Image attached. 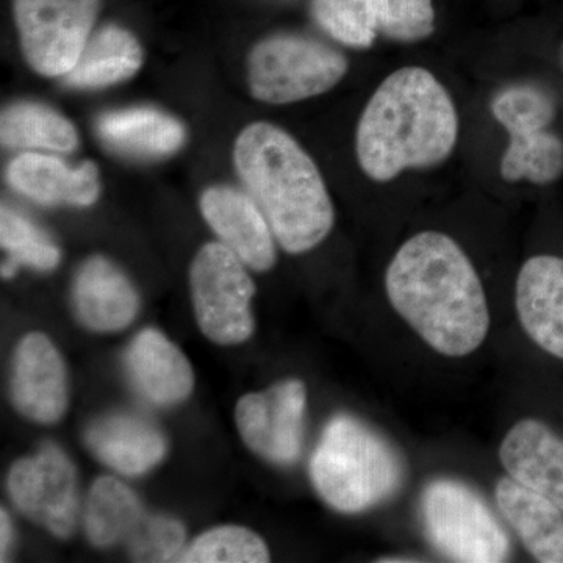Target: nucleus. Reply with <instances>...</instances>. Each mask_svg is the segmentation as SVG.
<instances>
[{
	"label": "nucleus",
	"mask_w": 563,
	"mask_h": 563,
	"mask_svg": "<svg viewBox=\"0 0 563 563\" xmlns=\"http://www.w3.org/2000/svg\"><path fill=\"white\" fill-rule=\"evenodd\" d=\"M7 488L11 501L33 523L52 536L68 539L79 517L76 466L54 444H44L35 455L11 466Z\"/></svg>",
	"instance_id": "1a4fd4ad"
},
{
	"label": "nucleus",
	"mask_w": 563,
	"mask_h": 563,
	"mask_svg": "<svg viewBox=\"0 0 563 563\" xmlns=\"http://www.w3.org/2000/svg\"><path fill=\"white\" fill-rule=\"evenodd\" d=\"M0 242L10 255L2 265L3 277L13 276L20 265L47 272L60 263L58 247L27 218L7 206L0 213Z\"/></svg>",
	"instance_id": "a878e982"
},
{
	"label": "nucleus",
	"mask_w": 563,
	"mask_h": 563,
	"mask_svg": "<svg viewBox=\"0 0 563 563\" xmlns=\"http://www.w3.org/2000/svg\"><path fill=\"white\" fill-rule=\"evenodd\" d=\"M493 117L509 136L551 129L558 114L553 96L533 85H517L496 96Z\"/></svg>",
	"instance_id": "bb28decb"
},
{
	"label": "nucleus",
	"mask_w": 563,
	"mask_h": 563,
	"mask_svg": "<svg viewBox=\"0 0 563 563\" xmlns=\"http://www.w3.org/2000/svg\"><path fill=\"white\" fill-rule=\"evenodd\" d=\"M496 506L528 553L542 563H563V510L553 501L501 477L495 487Z\"/></svg>",
	"instance_id": "6ab92c4d"
},
{
	"label": "nucleus",
	"mask_w": 563,
	"mask_h": 563,
	"mask_svg": "<svg viewBox=\"0 0 563 563\" xmlns=\"http://www.w3.org/2000/svg\"><path fill=\"white\" fill-rule=\"evenodd\" d=\"M190 285L196 322L210 342L232 346L250 340L255 285L235 252L222 243L202 246L192 261Z\"/></svg>",
	"instance_id": "0eeeda50"
},
{
	"label": "nucleus",
	"mask_w": 563,
	"mask_h": 563,
	"mask_svg": "<svg viewBox=\"0 0 563 563\" xmlns=\"http://www.w3.org/2000/svg\"><path fill=\"white\" fill-rule=\"evenodd\" d=\"M143 65V49L131 32L107 25L88 40L76 66L66 74L74 88H101L131 79Z\"/></svg>",
	"instance_id": "412c9836"
},
{
	"label": "nucleus",
	"mask_w": 563,
	"mask_h": 563,
	"mask_svg": "<svg viewBox=\"0 0 563 563\" xmlns=\"http://www.w3.org/2000/svg\"><path fill=\"white\" fill-rule=\"evenodd\" d=\"M421 520L432 547L453 562L499 563L510 539L483 496L462 481H432L421 495Z\"/></svg>",
	"instance_id": "39448f33"
},
{
	"label": "nucleus",
	"mask_w": 563,
	"mask_h": 563,
	"mask_svg": "<svg viewBox=\"0 0 563 563\" xmlns=\"http://www.w3.org/2000/svg\"><path fill=\"white\" fill-rule=\"evenodd\" d=\"M307 388L301 379H284L263 391L247 393L235 407L240 437L252 453L290 466L302 453Z\"/></svg>",
	"instance_id": "9d476101"
},
{
	"label": "nucleus",
	"mask_w": 563,
	"mask_h": 563,
	"mask_svg": "<svg viewBox=\"0 0 563 563\" xmlns=\"http://www.w3.org/2000/svg\"><path fill=\"white\" fill-rule=\"evenodd\" d=\"M313 20L331 38L368 49L377 36L373 0H312Z\"/></svg>",
	"instance_id": "cd10ccee"
},
{
	"label": "nucleus",
	"mask_w": 563,
	"mask_h": 563,
	"mask_svg": "<svg viewBox=\"0 0 563 563\" xmlns=\"http://www.w3.org/2000/svg\"><path fill=\"white\" fill-rule=\"evenodd\" d=\"M385 291L399 318L444 357H466L487 340L483 280L450 235L424 231L407 240L385 273Z\"/></svg>",
	"instance_id": "f257e3e1"
},
{
	"label": "nucleus",
	"mask_w": 563,
	"mask_h": 563,
	"mask_svg": "<svg viewBox=\"0 0 563 563\" xmlns=\"http://www.w3.org/2000/svg\"><path fill=\"white\" fill-rule=\"evenodd\" d=\"M459 118L446 88L428 69L406 66L379 85L355 135L362 172L390 181L407 169L440 165L453 154Z\"/></svg>",
	"instance_id": "f03ea898"
},
{
	"label": "nucleus",
	"mask_w": 563,
	"mask_h": 563,
	"mask_svg": "<svg viewBox=\"0 0 563 563\" xmlns=\"http://www.w3.org/2000/svg\"><path fill=\"white\" fill-rule=\"evenodd\" d=\"M346 73L347 60L342 52L301 35L269 36L247 58L252 96L273 106L324 95Z\"/></svg>",
	"instance_id": "423d86ee"
},
{
	"label": "nucleus",
	"mask_w": 563,
	"mask_h": 563,
	"mask_svg": "<svg viewBox=\"0 0 563 563\" xmlns=\"http://www.w3.org/2000/svg\"><path fill=\"white\" fill-rule=\"evenodd\" d=\"M11 540H13V526L9 514L5 509L0 510V555H2V562H5L7 555L11 548Z\"/></svg>",
	"instance_id": "7c9ffc66"
},
{
	"label": "nucleus",
	"mask_w": 563,
	"mask_h": 563,
	"mask_svg": "<svg viewBox=\"0 0 563 563\" xmlns=\"http://www.w3.org/2000/svg\"><path fill=\"white\" fill-rule=\"evenodd\" d=\"M515 309L526 335L563 361V257L543 254L525 262L515 284Z\"/></svg>",
	"instance_id": "ddd939ff"
},
{
	"label": "nucleus",
	"mask_w": 563,
	"mask_h": 563,
	"mask_svg": "<svg viewBox=\"0 0 563 563\" xmlns=\"http://www.w3.org/2000/svg\"><path fill=\"white\" fill-rule=\"evenodd\" d=\"M501 161V177L509 184H554L563 176V140L551 129L509 136Z\"/></svg>",
	"instance_id": "b1692460"
},
{
	"label": "nucleus",
	"mask_w": 563,
	"mask_h": 563,
	"mask_svg": "<svg viewBox=\"0 0 563 563\" xmlns=\"http://www.w3.org/2000/svg\"><path fill=\"white\" fill-rule=\"evenodd\" d=\"M377 33L393 41L415 43L435 29L432 0H373Z\"/></svg>",
	"instance_id": "c85d7f7f"
},
{
	"label": "nucleus",
	"mask_w": 563,
	"mask_h": 563,
	"mask_svg": "<svg viewBox=\"0 0 563 563\" xmlns=\"http://www.w3.org/2000/svg\"><path fill=\"white\" fill-rule=\"evenodd\" d=\"M203 220L254 272H269L276 263V236L250 192L225 185L207 188L201 198Z\"/></svg>",
	"instance_id": "f8f14e48"
},
{
	"label": "nucleus",
	"mask_w": 563,
	"mask_h": 563,
	"mask_svg": "<svg viewBox=\"0 0 563 563\" xmlns=\"http://www.w3.org/2000/svg\"><path fill=\"white\" fill-rule=\"evenodd\" d=\"M10 396L14 409L40 424H54L68 410L65 361L49 336L27 333L18 343L11 368Z\"/></svg>",
	"instance_id": "9b49d317"
},
{
	"label": "nucleus",
	"mask_w": 563,
	"mask_h": 563,
	"mask_svg": "<svg viewBox=\"0 0 563 563\" xmlns=\"http://www.w3.org/2000/svg\"><path fill=\"white\" fill-rule=\"evenodd\" d=\"M233 161L288 254L324 242L335 222L331 196L312 157L290 133L268 122L247 125L235 141Z\"/></svg>",
	"instance_id": "7ed1b4c3"
},
{
	"label": "nucleus",
	"mask_w": 563,
	"mask_h": 563,
	"mask_svg": "<svg viewBox=\"0 0 563 563\" xmlns=\"http://www.w3.org/2000/svg\"><path fill=\"white\" fill-rule=\"evenodd\" d=\"M125 544L135 561H174L184 550L185 528L176 518L146 514Z\"/></svg>",
	"instance_id": "c756f323"
},
{
	"label": "nucleus",
	"mask_w": 563,
	"mask_h": 563,
	"mask_svg": "<svg viewBox=\"0 0 563 563\" xmlns=\"http://www.w3.org/2000/svg\"><path fill=\"white\" fill-rule=\"evenodd\" d=\"M499 462L510 479L563 510V439L547 422H515L499 446Z\"/></svg>",
	"instance_id": "4468645a"
},
{
	"label": "nucleus",
	"mask_w": 563,
	"mask_h": 563,
	"mask_svg": "<svg viewBox=\"0 0 563 563\" xmlns=\"http://www.w3.org/2000/svg\"><path fill=\"white\" fill-rule=\"evenodd\" d=\"M272 561L265 540L243 526H221L196 537L177 562L265 563Z\"/></svg>",
	"instance_id": "393cba45"
},
{
	"label": "nucleus",
	"mask_w": 563,
	"mask_h": 563,
	"mask_svg": "<svg viewBox=\"0 0 563 563\" xmlns=\"http://www.w3.org/2000/svg\"><path fill=\"white\" fill-rule=\"evenodd\" d=\"M85 443L103 465L140 476L165 459L168 442L154 422L133 413H113L88 426Z\"/></svg>",
	"instance_id": "f3484780"
},
{
	"label": "nucleus",
	"mask_w": 563,
	"mask_h": 563,
	"mask_svg": "<svg viewBox=\"0 0 563 563\" xmlns=\"http://www.w3.org/2000/svg\"><path fill=\"white\" fill-rule=\"evenodd\" d=\"M377 562L383 563H413L421 562L420 559H412L409 555H384L383 559H379Z\"/></svg>",
	"instance_id": "2f4dec72"
},
{
	"label": "nucleus",
	"mask_w": 563,
	"mask_h": 563,
	"mask_svg": "<svg viewBox=\"0 0 563 563\" xmlns=\"http://www.w3.org/2000/svg\"><path fill=\"white\" fill-rule=\"evenodd\" d=\"M96 132L111 150L136 157H166L185 143L184 124L151 107L109 111L96 122Z\"/></svg>",
	"instance_id": "aec40b11"
},
{
	"label": "nucleus",
	"mask_w": 563,
	"mask_h": 563,
	"mask_svg": "<svg viewBox=\"0 0 563 563\" xmlns=\"http://www.w3.org/2000/svg\"><path fill=\"white\" fill-rule=\"evenodd\" d=\"M2 144L11 150L70 152L79 144L76 128L58 111L36 102L7 107L0 121Z\"/></svg>",
	"instance_id": "5701e85b"
},
{
	"label": "nucleus",
	"mask_w": 563,
	"mask_h": 563,
	"mask_svg": "<svg viewBox=\"0 0 563 563\" xmlns=\"http://www.w3.org/2000/svg\"><path fill=\"white\" fill-rule=\"evenodd\" d=\"M310 479L333 510L361 514L396 495L404 465L379 432L351 415H336L314 448Z\"/></svg>",
	"instance_id": "20e7f679"
},
{
	"label": "nucleus",
	"mask_w": 563,
	"mask_h": 563,
	"mask_svg": "<svg viewBox=\"0 0 563 563\" xmlns=\"http://www.w3.org/2000/svg\"><path fill=\"white\" fill-rule=\"evenodd\" d=\"M25 60L46 77H65L91 38L101 0H14Z\"/></svg>",
	"instance_id": "6e6552de"
},
{
	"label": "nucleus",
	"mask_w": 563,
	"mask_h": 563,
	"mask_svg": "<svg viewBox=\"0 0 563 563\" xmlns=\"http://www.w3.org/2000/svg\"><path fill=\"white\" fill-rule=\"evenodd\" d=\"M74 314L92 332H120L131 325L140 310L132 282L109 258L96 255L80 266L74 277Z\"/></svg>",
	"instance_id": "2eb2a0df"
},
{
	"label": "nucleus",
	"mask_w": 563,
	"mask_h": 563,
	"mask_svg": "<svg viewBox=\"0 0 563 563\" xmlns=\"http://www.w3.org/2000/svg\"><path fill=\"white\" fill-rule=\"evenodd\" d=\"M125 368L133 387L155 406L185 401L195 387L187 355L157 329L136 333L125 352Z\"/></svg>",
	"instance_id": "dca6fc26"
},
{
	"label": "nucleus",
	"mask_w": 563,
	"mask_h": 563,
	"mask_svg": "<svg viewBox=\"0 0 563 563\" xmlns=\"http://www.w3.org/2000/svg\"><path fill=\"white\" fill-rule=\"evenodd\" d=\"M11 187L43 206L90 207L101 192L95 163L70 168L60 158L46 154H22L10 163Z\"/></svg>",
	"instance_id": "a211bd4d"
},
{
	"label": "nucleus",
	"mask_w": 563,
	"mask_h": 563,
	"mask_svg": "<svg viewBox=\"0 0 563 563\" xmlns=\"http://www.w3.org/2000/svg\"><path fill=\"white\" fill-rule=\"evenodd\" d=\"M146 514L129 485L113 476H101L92 483L85 503V532L98 548L128 543Z\"/></svg>",
	"instance_id": "4be33fe9"
}]
</instances>
